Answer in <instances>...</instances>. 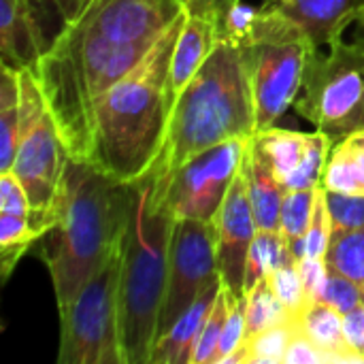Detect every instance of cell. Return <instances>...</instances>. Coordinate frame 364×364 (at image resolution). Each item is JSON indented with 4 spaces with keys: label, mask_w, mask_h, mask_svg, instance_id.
Masks as SVG:
<instances>
[{
    "label": "cell",
    "mask_w": 364,
    "mask_h": 364,
    "mask_svg": "<svg viewBox=\"0 0 364 364\" xmlns=\"http://www.w3.org/2000/svg\"><path fill=\"white\" fill-rule=\"evenodd\" d=\"M128 205L130 183L68 158L53 226L34 245L49 271L60 311L119 252Z\"/></svg>",
    "instance_id": "cell-3"
},
{
    "label": "cell",
    "mask_w": 364,
    "mask_h": 364,
    "mask_svg": "<svg viewBox=\"0 0 364 364\" xmlns=\"http://www.w3.org/2000/svg\"><path fill=\"white\" fill-rule=\"evenodd\" d=\"M247 296V339L260 331H267L275 324L292 320V311L279 301V296L273 292L269 279H262L256 284Z\"/></svg>",
    "instance_id": "cell-24"
},
{
    "label": "cell",
    "mask_w": 364,
    "mask_h": 364,
    "mask_svg": "<svg viewBox=\"0 0 364 364\" xmlns=\"http://www.w3.org/2000/svg\"><path fill=\"white\" fill-rule=\"evenodd\" d=\"M252 139H230L215 145L188 160L173 175L166 188V205L175 220L211 222L215 218L243 166Z\"/></svg>",
    "instance_id": "cell-10"
},
{
    "label": "cell",
    "mask_w": 364,
    "mask_h": 364,
    "mask_svg": "<svg viewBox=\"0 0 364 364\" xmlns=\"http://www.w3.org/2000/svg\"><path fill=\"white\" fill-rule=\"evenodd\" d=\"M119 269L122 247L60 311L58 364H124Z\"/></svg>",
    "instance_id": "cell-8"
},
{
    "label": "cell",
    "mask_w": 364,
    "mask_h": 364,
    "mask_svg": "<svg viewBox=\"0 0 364 364\" xmlns=\"http://www.w3.org/2000/svg\"><path fill=\"white\" fill-rule=\"evenodd\" d=\"M228 309H230V292L222 286V290H220V294H218V299L213 303V309H211V314H209V318H207V322L203 326V333H200L192 364L215 363L218 343H220V337H222V331H224V324H226Z\"/></svg>",
    "instance_id": "cell-28"
},
{
    "label": "cell",
    "mask_w": 364,
    "mask_h": 364,
    "mask_svg": "<svg viewBox=\"0 0 364 364\" xmlns=\"http://www.w3.org/2000/svg\"><path fill=\"white\" fill-rule=\"evenodd\" d=\"M211 222L215 230V258L222 286L230 292V296L241 299L245 296V269L250 247L258 232L243 166Z\"/></svg>",
    "instance_id": "cell-14"
},
{
    "label": "cell",
    "mask_w": 364,
    "mask_h": 364,
    "mask_svg": "<svg viewBox=\"0 0 364 364\" xmlns=\"http://www.w3.org/2000/svg\"><path fill=\"white\" fill-rule=\"evenodd\" d=\"M284 364H331L328 354L320 350L307 335L301 331L294 335V339L288 346V352L284 356Z\"/></svg>",
    "instance_id": "cell-36"
},
{
    "label": "cell",
    "mask_w": 364,
    "mask_h": 364,
    "mask_svg": "<svg viewBox=\"0 0 364 364\" xmlns=\"http://www.w3.org/2000/svg\"><path fill=\"white\" fill-rule=\"evenodd\" d=\"M168 183L145 173L130 183L128 222L119 269V337L124 364H151L168 282L175 218L166 205Z\"/></svg>",
    "instance_id": "cell-4"
},
{
    "label": "cell",
    "mask_w": 364,
    "mask_h": 364,
    "mask_svg": "<svg viewBox=\"0 0 364 364\" xmlns=\"http://www.w3.org/2000/svg\"><path fill=\"white\" fill-rule=\"evenodd\" d=\"M186 11L145 60L111 85L94 107L85 162L122 183L139 181L162 151L171 111V58Z\"/></svg>",
    "instance_id": "cell-2"
},
{
    "label": "cell",
    "mask_w": 364,
    "mask_h": 364,
    "mask_svg": "<svg viewBox=\"0 0 364 364\" xmlns=\"http://www.w3.org/2000/svg\"><path fill=\"white\" fill-rule=\"evenodd\" d=\"M220 279L215 258V230L207 220H175L168 252V282L160 316V335ZM158 335V337H160Z\"/></svg>",
    "instance_id": "cell-11"
},
{
    "label": "cell",
    "mask_w": 364,
    "mask_h": 364,
    "mask_svg": "<svg viewBox=\"0 0 364 364\" xmlns=\"http://www.w3.org/2000/svg\"><path fill=\"white\" fill-rule=\"evenodd\" d=\"M262 6L299 26L316 47L341 38L343 30L364 13V0H264Z\"/></svg>",
    "instance_id": "cell-16"
},
{
    "label": "cell",
    "mask_w": 364,
    "mask_h": 364,
    "mask_svg": "<svg viewBox=\"0 0 364 364\" xmlns=\"http://www.w3.org/2000/svg\"><path fill=\"white\" fill-rule=\"evenodd\" d=\"M181 13L179 0H87L41 55L32 75L73 160L87 158L100 96L145 60Z\"/></svg>",
    "instance_id": "cell-1"
},
{
    "label": "cell",
    "mask_w": 364,
    "mask_h": 364,
    "mask_svg": "<svg viewBox=\"0 0 364 364\" xmlns=\"http://www.w3.org/2000/svg\"><path fill=\"white\" fill-rule=\"evenodd\" d=\"M38 241V232L30 226L28 218L0 213V267L2 279H9L17 262Z\"/></svg>",
    "instance_id": "cell-23"
},
{
    "label": "cell",
    "mask_w": 364,
    "mask_h": 364,
    "mask_svg": "<svg viewBox=\"0 0 364 364\" xmlns=\"http://www.w3.org/2000/svg\"><path fill=\"white\" fill-rule=\"evenodd\" d=\"M256 128L267 130L294 105L305 68L316 47L314 41L279 13L260 6L252 32L239 41Z\"/></svg>",
    "instance_id": "cell-6"
},
{
    "label": "cell",
    "mask_w": 364,
    "mask_h": 364,
    "mask_svg": "<svg viewBox=\"0 0 364 364\" xmlns=\"http://www.w3.org/2000/svg\"><path fill=\"white\" fill-rule=\"evenodd\" d=\"M222 290V279L207 286L198 299L158 337L151 364H192L203 326L213 309V303Z\"/></svg>",
    "instance_id": "cell-17"
},
{
    "label": "cell",
    "mask_w": 364,
    "mask_h": 364,
    "mask_svg": "<svg viewBox=\"0 0 364 364\" xmlns=\"http://www.w3.org/2000/svg\"><path fill=\"white\" fill-rule=\"evenodd\" d=\"M320 301H324L326 305L335 307L339 314L346 316L364 303L363 288H360V284H356L350 277L331 269V275H328V282H326V288H324V294Z\"/></svg>",
    "instance_id": "cell-32"
},
{
    "label": "cell",
    "mask_w": 364,
    "mask_h": 364,
    "mask_svg": "<svg viewBox=\"0 0 364 364\" xmlns=\"http://www.w3.org/2000/svg\"><path fill=\"white\" fill-rule=\"evenodd\" d=\"M218 41L220 30L215 21L186 13V21L179 30L171 58V92L175 100L183 92V87L196 77L200 66L215 49Z\"/></svg>",
    "instance_id": "cell-18"
},
{
    "label": "cell",
    "mask_w": 364,
    "mask_h": 364,
    "mask_svg": "<svg viewBox=\"0 0 364 364\" xmlns=\"http://www.w3.org/2000/svg\"><path fill=\"white\" fill-rule=\"evenodd\" d=\"M66 17L51 0H0V60L15 70H34Z\"/></svg>",
    "instance_id": "cell-12"
},
{
    "label": "cell",
    "mask_w": 364,
    "mask_h": 364,
    "mask_svg": "<svg viewBox=\"0 0 364 364\" xmlns=\"http://www.w3.org/2000/svg\"><path fill=\"white\" fill-rule=\"evenodd\" d=\"M360 288H363V299H364V282H363V284H360Z\"/></svg>",
    "instance_id": "cell-42"
},
{
    "label": "cell",
    "mask_w": 364,
    "mask_h": 364,
    "mask_svg": "<svg viewBox=\"0 0 364 364\" xmlns=\"http://www.w3.org/2000/svg\"><path fill=\"white\" fill-rule=\"evenodd\" d=\"M358 23H360V26H364V13H363V15H360V19H358Z\"/></svg>",
    "instance_id": "cell-41"
},
{
    "label": "cell",
    "mask_w": 364,
    "mask_h": 364,
    "mask_svg": "<svg viewBox=\"0 0 364 364\" xmlns=\"http://www.w3.org/2000/svg\"><path fill=\"white\" fill-rule=\"evenodd\" d=\"M343 326L350 350L364 363V303L343 316Z\"/></svg>",
    "instance_id": "cell-38"
},
{
    "label": "cell",
    "mask_w": 364,
    "mask_h": 364,
    "mask_svg": "<svg viewBox=\"0 0 364 364\" xmlns=\"http://www.w3.org/2000/svg\"><path fill=\"white\" fill-rule=\"evenodd\" d=\"M183 11L188 15H198V17H207L211 21H215L220 26V21L224 19V15L241 0H179Z\"/></svg>",
    "instance_id": "cell-37"
},
{
    "label": "cell",
    "mask_w": 364,
    "mask_h": 364,
    "mask_svg": "<svg viewBox=\"0 0 364 364\" xmlns=\"http://www.w3.org/2000/svg\"><path fill=\"white\" fill-rule=\"evenodd\" d=\"M60 11H62V15L66 17V23L83 9V4L87 2V0H51Z\"/></svg>",
    "instance_id": "cell-39"
},
{
    "label": "cell",
    "mask_w": 364,
    "mask_h": 364,
    "mask_svg": "<svg viewBox=\"0 0 364 364\" xmlns=\"http://www.w3.org/2000/svg\"><path fill=\"white\" fill-rule=\"evenodd\" d=\"M316 194H318V188H314V190L288 188L284 194L282 215H279V232L286 239V243L290 245L296 260L303 258V239L311 224Z\"/></svg>",
    "instance_id": "cell-22"
},
{
    "label": "cell",
    "mask_w": 364,
    "mask_h": 364,
    "mask_svg": "<svg viewBox=\"0 0 364 364\" xmlns=\"http://www.w3.org/2000/svg\"><path fill=\"white\" fill-rule=\"evenodd\" d=\"M360 43H363V47H364V38H360Z\"/></svg>",
    "instance_id": "cell-43"
},
{
    "label": "cell",
    "mask_w": 364,
    "mask_h": 364,
    "mask_svg": "<svg viewBox=\"0 0 364 364\" xmlns=\"http://www.w3.org/2000/svg\"><path fill=\"white\" fill-rule=\"evenodd\" d=\"M299 333L296 318L252 335L245 341V364H284L290 341Z\"/></svg>",
    "instance_id": "cell-25"
},
{
    "label": "cell",
    "mask_w": 364,
    "mask_h": 364,
    "mask_svg": "<svg viewBox=\"0 0 364 364\" xmlns=\"http://www.w3.org/2000/svg\"><path fill=\"white\" fill-rule=\"evenodd\" d=\"M335 228H333V218L328 211V200H326V190L320 186L316 194V205H314V215L311 224L307 228V235L303 239V256L309 258H326V252L331 247Z\"/></svg>",
    "instance_id": "cell-27"
},
{
    "label": "cell",
    "mask_w": 364,
    "mask_h": 364,
    "mask_svg": "<svg viewBox=\"0 0 364 364\" xmlns=\"http://www.w3.org/2000/svg\"><path fill=\"white\" fill-rule=\"evenodd\" d=\"M299 331L328 354L331 364H364L348 346L343 314L324 301H309L296 316Z\"/></svg>",
    "instance_id": "cell-19"
},
{
    "label": "cell",
    "mask_w": 364,
    "mask_h": 364,
    "mask_svg": "<svg viewBox=\"0 0 364 364\" xmlns=\"http://www.w3.org/2000/svg\"><path fill=\"white\" fill-rule=\"evenodd\" d=\"M296 260L290 245L282 237L279 230H260L256 232L245 269V292H250L256 284L267 279L277 267Z\"/></svg>",
    "instance_id": "cell-21"
},
{
    "label": "cell",
    "mask_w": 364,
    "mask_h": 364,
    "mask_svg": "<svg viewBox=\"0 0 364 364\" xmlns=\"http://www.w3.org/2000/svg\"><path fill=\"white\" fill-rule=\"evenodd\" d=\"M243 175H245V186H247V194L252 200L258 228L279 230L282 203H284V194L288 188L275 177L269 164L260 158L252 141L243 160Z\"/></svg>",
    "instance_id": "cell-20"
},
{
    "label": "cell",
    "mask_w": 364,
    "mask_h": 364,
    "mask_svg": "<svg viewBox=\"0 0 364 364\" xmlns=\"http://www.w3.org/2000/svg\"><path fill=\"white\" fill-rule=\"evenodd\" d=\"M267 279H269L273 292L279 296V301L292 311V316H296L309 303V296L305 292L303 279L299 275L296 260H290V262L277 267Z\"/></svg>",
    "instance_id": "cell-30"
},
{
    "label": "cell",
    "mask_w": 364,
    "mask_h": 364,
    "mask_svg": "<svg viewBox=\"0 0 364 364\" xmlns=\"http://www.w3.org/2000/svg\"><path fill=\"white\" fill-rule=\"evenodd\" d=\"M245 341H247V296L241 299L230 296V309L226 316V324L218 343V354L213 364L226 363V358L237 354L245 346Z\"/></svg>",
    "instance_id": "cell-29"
},
{
    "label": "cell",
    "mask_w": 364,
    "mask_h": 364,
    "mask_svg": "<svg viewBox=\"0 0 364 364\" xmlns=\"http://www.w3.org/2000/svg\"><path fill=\"white\" fill-rule=\"evenodd\" d=\"M326 200L335 232L364 226V194L326 192Z\"/></svg>",
    "instance_id": "cell-31"
},
{
    "label": "cell",
    "mask_w": 364,
    "mask_h": 364,
    "mask_svg": "<svg viewBox=\"0 0 364 364\" xmlns=\"http://www.w3.org/2000/svg\"><path fill=\"white\" fill-rule=\"evenodd\" d=\"M343 141H346V143H350L352 147H358V149H363L364 151V128L350 132L348 136H343Z\"/></svg>",
    "instance_id": "cell-40"
},
{
    "label": "cell",
    "mask_w": 364,
    "mask_h": 364,
    "mask_svg": "<svg viewBox=\"0 0 364 364\" xmlns=\"http://www.w3.org/2000/svg\"><path fill=\"white\" fill-rule=\"evenodd\" d=\"M294 109L335 141L364 128L363 43L337 38L328 45L326 55L316 49L305 68Z\"/></svg>",
    "instance_id": "cell-7"
},
{
    "label": "cell",
    "mask_w": 364,
    "mask_h": 364,
    "mask_svg": "<svg viewBox=\"0 0 364 364\" xmlns=\"http://www.w3.org/2000/svg\"><path fill=\"white\" fill-rule=\"evenodd\" d=\"M258 13H260V9L245 4L243 0L237 2V4L224 15V19H222L220 26H218L220 38H228V41L239 43L241 38H245V36L252 32V28H254V23H256V19H258Z\"/></svg>",
    "instance_id": "cell-33"
},
{
    "label": "cell",
    "mask_w": 364,
    "mask_h": 364,
    "mask_svg": "<svg viewBox=\"0 0 364 364\" xmlns=\"http://www.w3.org/2000/svg\"><path fill=\"white\" fill-rule=\"evenodd\" d=\"M326 262L333 271L350 277L356 284L364 282V226L339 230L333 235L326 252Z\"/></svg>",
    "instance_id": "cell-26"
},
{
    "label": "cell",
    "mask_w": 364,
    "mask_h": 364,
    "mask_svg": "<svg viewBox=\"0 0 364 364\" xmlns=\"http://www.w3.org/2000/svg\"><path fill=\"white\" fill-rule=\"evenodd\" d=\"M68 158L70 156L47 109L19 141L13 164L9 168L28 194V222L38 232V239L53 226Z\"/></svg>",
    "instance_id": "cell-9"
},
{
    "label": "cell",
    "mask_w": 364,
    "mask_h": 364,
    "mask_svg": "<svg viewBox=\"0 0 364 364\" xmlns=\"http://www.w3.org/2000/svg\"><path fill=\"white\" fill-rule=\"evenodd\" d=\"M0 213L30 218L28 194H26L23 186L19 183V179L11 171L0 173Z\"/></svg>",
    "instance_id": "cell-34"
},
{
    "label": "cell",
    "mask_w": 364,
    "mask_h": 364,
    "mask_svg": "<svg viewBox=\"0 0 364 364\" xmlns=\"http://www.w3.org/2000/svg\"><path fill=\"white\" fill-rule=\"evenodd\" d=\"M252 143L286 188L314 190L322 186L335 139L324 130L296 132L273 126L258 130Z\"/></svg>",
    "instance_id": "cell-13"
},
{
    "label": "cell",
    "mask_w": 364,
    "mask_h": 364,
    "mask_svg": "<svg viewBox=\"0 0 364 364\" xmlns=\"http://www.w3.org/2000/svg\"><path fill=\"white\" fill-rule=\"evenodd\" d=\"M47 111L32 70L2 66L0 75V173L9 171L23 134Z\"/></svg>",
    "instance_id": "cell-15"
},
{
    "label": "cell",
    "mask_w": 364,
    "mask_h": 364,
    "mask_svg": "<svg viewBox=\"0 0 364 364\" xmlns=\"http://www.w3.org/2000/svg\"><path fill=\"white\" fill-rule=\"evenodd\" d=\"M296 267H299V275L303 279V286H305V292H307L309 301H320L322 294H324L328 275H331V267H328L326 258L303 256V258L296 260Z\"/></svg>",
    "instance_id": "cell-35"
},
{
    "label": "cell",
    "mask_w": 364,
    "mask_h": 364,
    "mask_svg": "<svg viewBox=\"0 0 364 364\" xmlns=\"http://www.w3.org/2000/svg\"><path fill=\"white\" fill-rule=\"evenodd\" d=\"M258 132L239 43L220 38L196 77L177 96L154 175L166 183L194 156Z\"/></svg>",
    "instance_id": "cell-5"
}]
</instances>
